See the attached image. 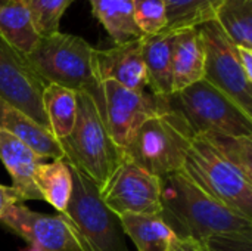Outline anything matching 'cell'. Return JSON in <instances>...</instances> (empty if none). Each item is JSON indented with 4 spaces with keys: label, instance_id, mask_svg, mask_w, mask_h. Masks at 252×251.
I'll return each instance as SVG.
<instances>
[{
    "label": "cell",
    "instance_id": "cell-1",
    "mask_svg": "<svg viewBox=\"0 0 252 251\" xmlns=\"http://www.w3.org/2000/svg\"><path fill=\"white\" fill-rule=\"evenodd\" d=\"M180 172L211 198L252 219V138L196 135Z\"/></svg>",
    "mask_w": 252,
    "mask_h": 251
},
{
    "label": "cell",
    "instance_id": "cell-2",
    "mask_svg": "<svg viewBox=\"0 0 252 251\" xmlns=\"http://www.w3.org/2000/svg\"><path fill=\"white\" fill-rule=\"evenodd\" d=\"M159 216L177 238L192 240L199 250L227 238L252 235V219L207 195L182 172L161 179Z\"/></svg>",
    "mask_w": 252,
    "mask_h": 251
},
{
    "label": "cell",
    "instance_id": "cell-3",
    "mask_svg": "<svg viewBox=\"0 0 252 251\" xmlns=\"http://www.w3.org/2000/svg\"><path fill=\"white\" fill-rule=\"evenodd\" d=\"M94 50L84 38L58 31L40 37L25 58L46 84L86 90L102 108V83L96 72Z\"/></svg>",
    "mask_w": 252,
    "mask_h": 251
},
{
    "label": "cell",
    "instance_id": "cell-4",
    "mask_svg": "<svg viewBox=\"0 0 252 251\" xmlns=\"http://www.w3.org/2000/svg\"><path fill=\"white\" fill-rule=\"evenodd\" d=\"M77 99L75 124L59 143L65 160L102 191L123 161V151L111 139L96 99L86 90L77 92Z\"/></svg>",
    "mask_w": 252,
    "mask_h": 251
},
{
    "label": "cell",
    "instance_id": "cell-5",
    "mask_svg": "<svg viewBox=\"0 0 252 251\" xmlns=\"http://www.w3.org/2000/svg\"><path fill=\"white\" fill-rule=\"evenodd\" d=\"M193 133L185 120L173 112L148 118L123 149V157L145 172L164 179L182 170Z\"/></svg>",
    "mask_w": 252,
    "mask_h": 251
},
{
    "label": "cell",
    "instance_id": "cell-6",
    "mask_svg": "<svg viewBox=\"0 0 252 251\" xmlns=\"http://www.w3.org/2000/svg\"><path fill=\"white\" fill-rule=\"evenodd\" d=\"M165 102L170 111L185 120L193 136L217 133L252 138V117L207 80L171 93Z\"/></svg>",
    "mask_w": 252,
    "mask_h": 251
},
{
    "label": "cell",
    "instance_id": "cell-7",
    "mask_svg": "<svg viewBox=\"0 0 252 251\" xmlns=\"http://www.w3.org/2000/svg\"><path fill=\"white\" fill-rule=\"evenodd\" d=\"M68 166L72 191L69 203L61 215L75 228L87 251H127L120 216L103 203L93 180L69 163Z\"/></svg>",
    "mask_w": 252,
    "mask_h": 251
},
{
    "label": "cell",
    "instance_id": "cell-8",
    "mask_svg": "<svg viewBox=\"0 0 252 251\" xmlns=\"http://www.w3.org/2000/svg\"><path fill=\"white\" fill-rule=\"evenodd\" d=\"M205 55L204 80L229 96L245 114L252 117V81L245 75L238 46L216 19L196 27Z\"/></svg>",
    "mask_w": 252,
    "mask_h": 251
},
{
    "label": "cell",
    "instance_id": "cell-9",
    "mask_svg": "<svg viewBox=\"0 0 252 251\" xmlns=\"http://www.w3.org/2000/svg\"><path fill=\"white\" fill-rule=\"evenodd\" d=\"M102 115L114 143L123 151L151 117L168 111L165 98L149 90L136 92L112 80L102 81Z\"/></svg>",
    "mask_w": 252,
    "mask_h": 251
},
{
    "label": "cell",
    "instance_id": "cell-10",
    "mask_svg": "<svg viewBox=\"0 0 252 251\" xmlns=\"http://www.w3.org/2000/svg\"><path fill=\"white\" fill-rule=\"evenodd\" d=\"M100 197L118 216L127 213L159 215L161 179L123 157V161L100 191Z\"/></svg>",
    "mask_w": 252,
    "mask_h": 251
},
{
    "label": "cell",
    "instance_id": "cell-11",
    "mask_svg": "<svg viewBox=\"0 0 252 251\" xmlns=\"http://www.w3.org/2000/svg\"><path fill=\"white\" fill-rule=\"evenodd\" d=\"M0 222L37 250L87 251L75 228L61 213L52 216L13 204L0 216Z\"/></svg>",
    "mask_w": 252,
    "mask_h": 251
},
{
    "label": "cell",
    "instance_id": "cell-12",
    "mask_svg": "<svg viewBox=\"0 0 252 251\" xmlns=\"http://www.w3.org/2000/svg\"><path fill=\"white\" fill-rule=\"evenodd\" d=\"M44 86L27 58L0 36V98L49 130L41 104Z\"/></svg>",
    "mask_w": 252,
    "mask_h": 251
},
{
    "label": "cell",
    "instance_id": "cell-13",
    "mask_svg": "<svg viewBox=\"0 0 252 251\" xmlns=\"http://www.w3.org/2000/svg\"><path fill=\"white\" fill-rule=\"evenodd\" d=\"M99 81L112 80L136 92L148 90V75L142 56V37L115 44L106 50H94Z\"/></svg>",
    "mask_w": 252,
    "mask_h": 251
},
{
    "label": "cell",
    "instance_id": "cell-14",
    "mask_svg": "<svg viewBox=\"0 0 252 251\" xmlns=\"http://www.w3.org/2000/svg\"><path fill=\"white\" fill-rule=\"evenodd\" d=\"M0 160L10 175L12 188L21 203L28 200L43 201V197L34 183V173L44 161L43 157L35 154L10 133L0 129Z\"/></svg>",
    "mask_w": 252,
    "mask_h": 251
},
{
    "label": "cell",
    "instance_id": "cell-15",
    "mask_svg": "<svg viewBox=\"0 0 252 251\" xmlns=\"http://www.w3.org/2000/svg\"><path fill=\"white\" fill-rule=\"evenodd\" d=\"M0 129L15 136L18 141L31 148L43 158L62 160L65 158L59 141L50 130L38 124L21 109L12 107L0 98Z\"/></svg>",
    "mask_w": 252,
    "mask_h": 251
},
{
    "label": "cell",
    "instance_id": "cell-16",
    "mask_svg": "<svg viewBox=\"0 0 252 251\" xmlns=\"http://www.w3.org/2000/svg\"><path fill=\"white\" fill-rule=\"evenodd\" d=\"M173 37L174 31H161L142 37L148 90L159 98L173 93Z\"/></svg>",
    "mask_w": 252,
    "mask_h": 251
},
{
    "label": "cell",
    "instance_id": "cell-17",
    "mask_svg": "<svg viewBox=\"0 0 252 251\" xmlns=\"http://www.w3.org/2000/svg\"><path fill=\"white\" fill-rule=\"evenodd\" d=\"M205 55L195 28L174 31L173 37V93L204 80Z\"/></svg>",
    "mask_w": 252,
    "mask_h": 251
},
{
    "label": "cell",
    "instance_id": "cell-18",
    "mask_svg": "<svg viewBox=\"0 0 252 251\" xmlns=\"http://www.w3.org/2000/svg\"><path fill=\"white\" fill-rule=\"evenodd\" d=\"M0 36L24 56L34 49L40 36L27 0H0Z\"/></svg>",
    "mask_w": 252,
    "mask_h": 251
},
{
    "label": "cell",
    "instance_id": "cell-19",
    "mask_svg": "<svg viewBox=\"0 0 252 251\" xmlns=\"http://www.w3.org/2000/svg\"><path fill=\"white\" fill-rule=\"evenodd\" d=\"M121 225L137 251H171L177 237L159 215H121Z\"/></svg>",
    "mask_w": 252,
    "mask_h": 251
},
{
    "label": "cell",
    "instance_id": "cell-20",
    "mask_svg": "<svg viewBox=\"0 0 252 251\" xmlns=\"http://www.w3.org/2000/svg\"><path fill=\"white\" fill-rule=\"evenodd\" d=\"M41 104L52 135L58 141L66 138L77 118V92L59 84H46L41 95Z\"/></svg>",
    "mask_w": 252,
    "mask_h": 251
},
{
    "label": "cell",
    "instance_id": "cell-21",
    "mask_svg": "<svg viewBox=\"0 0 252 251\" xmlns=\"http://www.w3.org/2000/svg\"><path fill=\"white\" fill-rule=\"evenodd\" d=\"M94 18L115 44L143 37L133 18V0H89Z\"/></svg>",
    "mask_w": 252,
    "mask_h": 251
},
{
    "label": "cell",
    "instance_id": "cell-22",
    "mask_svg": "<svg viewBox=\"0 0 252 251\" xmlns=\"http://www.w3.org/2000/svg\"><path fill=\"white\" fill-rule=\"evenodd\" d=\"M34 183L43 197L59 213H63L72 191V178L65 158L41 163L34 173Z\"/></svg>",
    "mask_w": 252,
    "mask_h": 251
},
{
    "label": "cell",
    "instance_id": "cell-23",
    "mask_svg": "<svg viewBox=\"0 0 252 251\" xmlns=\"http://www.w3.org/2000/svg\"><path fill=\"white\" fill-rule=\"evenodd\" d=\"M165 4L167 25L164 31L195 28L216 19L223 0H162Z\"/></svg>",
    "mask_w": 252,
    "mask_h": 251
},
{
    "label": "cell",
    "instance_id": "cell-24",
    "mask_svg": "<svg viewBox=\"0 0 252 251\" xmlns=\"http://www.w3.org/2000/svg\"><path fill=\"white\" fill-rule=\"evenodd\" d=\"M216 21L236 46L252 50V0H223Z\"/></svg>",
    "mask_w": 252,
    "mask_h": 251
},
{
    "label": "cell",
    "instance_id": "cell-25",
    "mask_svg": "<svg viewBox=\"0 0 252 251\" xmlns=\"http://www.w3.org/2000/svg\"><path fill=\"white\" fill-rule=\"evenodd\" d=\"M74 0H27L35 31L40 37L59 31V22Z\"/></svg>",
    "mask_w": 252,
    "mask_h": 251
},
{
    "label": "cell",
    "instance_id": "cell-26",
    "mask_svg": "<svg viewBox=\"0 0 252 251\" xmlns=\"http://www.w3.org/2000/svg\"><path fill=\"white\" fill-rule=\"evenodd\" d=\"M133 18L142 36L158 34L167 25L165 4L162 0H133Z\"/></svg>",
    "mask_w": 252,
    "mask_h": 251
},
{
    "label": "cell",
    "instance_id": "cell-27",
    "mask_svg": "<svg viewBox=\"0 0 252 251\" xmlns=\"http://www.w3.org/2000/svg\"><path fill=\"white\" fill-rule=\"evenodd\" d=\"M13 204H22L12 186L0 185V216Z\"/></svg>",
    "mask_w": 252,
    "mask_h": 251
},
{
    "label": "cell",
    "instance_id": "cell-28",
    "mask_svg": "<svg viewBox=\"0 0 252 251\" xmlns=\"http://www.w3.org/2000/svg\"><path fill=\"white\" fill-rule=\"evenodd\" d=\"M238 55H239V61H241L245 75L252 81V50L238 46Z\"/></svg>",
    "mask_w": 252,
    "mask_h": 251
},
{
    "label": "cell",
    "instance_id": "cell-29",
    "mask_svg": "<svg viewBox=\"0 0 252 251\" xmlns=\"http://www.w3.org/2000/svg\"><path fill=\"white\" fill-rule=\"evenodd\" d=\"M171 251H199V247L192 240H180L177 238L171 247Z\"/></svg>",
    "mask_w": 252,
    "mask_h": 251
},
{
    "label": "cell",
    "instance_id": "cell-30",
    "mask_svg": "<svg viewBox=\"0 0 252 251\" xmlns=\"http://www.w3.org/2000/svg\"><path fill=\"white\" fill-rule=\"evenodd\" d=\"M22 251H40V250H37L35 247H31V246H28V247H25V249H24Z\"/></svg>",
    "mask_w": 252,
    "mask_h": 251
}]
</instances>
